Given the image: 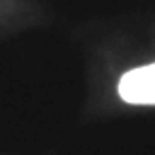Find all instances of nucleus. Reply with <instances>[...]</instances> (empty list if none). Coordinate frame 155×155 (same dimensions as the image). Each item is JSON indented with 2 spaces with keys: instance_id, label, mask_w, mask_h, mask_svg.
Segmentation results:
<instances>
[{
  "instance_id": "f257e3e1",
  "label": "nucleus",
  "mask_w": 155,
  "mask_h": 155,
  "mask_svg": "<svg viewBox=\"0 0 155 155\" xmlns=\"http://www.w3.org/2000/svg\"><path fill=\"white\" fill-rule=\"evenodd\" d=\"M119 95L131 105H155V63L125 73L119 81Z\"/></svg>"
}]
</instances>
